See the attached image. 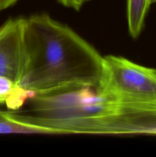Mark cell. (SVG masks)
Listing matches in <instances>:
<instances>
[{
	"instance_id": "cell-1",
	"label": "cell",
	"mask_w": 156,
	"mask_h": 157,
	"mask_svg": "<svg viewBox=\"0 0 156 157\" xmlns=\"http://www.w3.org/2000/svg\"><path fill=\"white\" fill-rule=\"evenodd\" d=\"M27 69L21 87L35 95L97 87L103 57L71 28L47 14L26 18Z\"/></svg>"
},
{
	"instance_id": "cell-2",
	"label": "cell",
	"mask_w": 156,
	"mask_h": 157,
	"mask_svg": "<svg viewBox=\"0 0 156 157\" xmlns=\"http://www.w3.org/2000/svg\"><path fill=\"white\" fill-rule=\"evenodd\" d=\"M28 102V108L15 111L16 116L50 134L103 135L110 121L122 111L121 104L92 87L35 95Z\"/></svg>"
},
{
	"instance_id": "cell-3",
	"label": "cell",
	"mask_w": 156,
	"mask_h": 157,
	"mask_svg": "<svg viewBox=\"0 0 156 157\" xmlns=\"http://www.w3.org/2000/svg\"><path fill=\"white\" fill-rule=\"evenodd\" d=\"M96 89L123 107L155 103L156 69L123 57L106 55Z\"/></svg>"
},
{
	"instance_id": "cell-4",
	"label": "cell",
	"mask_w": 156,
	"mask_h": 157,
	"mask_svg": "<svg viewBox=\"0 0 156 157\" xmlns=\"http://www.w3.org/2000/svg\"><path fill=\"white\" fill-rule=\"evenodd\" d=\"M25 18H10L0 27V76L21 87L27 69Z\"/></svg>"
},
{
	"instance_id": "cell-5",
	"label": "cell",
	"mask_w": 156,
	"mask_h": 157,
	"mask_svg": "<svg viewBox=\"0 0 156 157\" xmlns=\"http://www.w3.org/2000/svg\"><path fill=\"white\" fill-rule=\"evenodd\" d=\"M110 135H156V102L124 109L110 124Z\"/></svg>"
},
{
	"instance_id": "cell-6",
	"label": "cell",
	"mask_w": 156,
	"mask_h": 157,
	"mask_svg": "<svg viewBox=\"0 0 156 157\" xmlns=\"http://www.w3.org/2000/svg\"><path fill=\"white\" fill-rule=\"evenodd\" d=\"M28 98V92L10 78L0 76V104H6L8 108L15 111L21 108Z\"/></svg>"
},
{
	"instance_id": "cell-7",
	"label": "cell",
	"mask_w": 156,
	"mask_h": 157,
	"mask_svg": "<svg viewBox=\"0 0 156 157\" xmlns=\"http://www.w3.org/2000/svg\"><path fill=\"white\" fill-rule=\"evenodd\" d=\"M150 6L149 0H127L128 29L133 38H138L142 33Z\"/></svg>"
},
{
	"instance_id": "cell-8",
	"label": "cell",
	"mask_w": 156,
	"mask_h": 157,
	"mask_svg": "<svg viewBox=\"0 0 156 157\" xmlns=\"http://www.w3.org/2000/svg\"><path fill=\"white\" fill-rule=\"evenodd\" d=\"M0 133H41L50 134L47 130L21 121L15 111L0 110Z\"/></svg>"
},
{
	"instance_id": "cell-9",
	"label": "cell",
	"mask_w": 156,
	"mask_h": 157,
	"mask_svg": "<svg viewBox=\"0 0 156 157\" xmlns=\"http://www.w3.org/2000/svg\"><path fill=\"white\" fill-rule=\"evenodd\" d=\"M89 1L90 0H58V2L65 7L73 9L76 11L80 10L81 7Z\"/></svg>"
},
{
	"instance_id": "cell-10",
	"label": "cell",
	"mask_w": 156,
	"mask_h": 157,
	"mask_svg": "<svg viewBox=\"0 0 156 157\" xmlns=\"http://www.w3.org/2000/svg\"><path fill=\"white\" fill-rule=\"evenodd\" d=\"M18 0H0V12L13 6Z\"/></svg>"
},
{
	"instance_id": "cell-11",
	"label": "cell",
	"mask_w": 156,
	"mask_h": 157,
	"mask_svg": "<svg viewBox=\"0 0 156 157\" xmlns=\"http://www.w3.org/2000/svg\"><path fill=\"white\" fill-rule=\"evenodd\" d=\"M149 2L150 5L154 4V3H156V0H149Z\"/></svg>"
}]
</instances>
